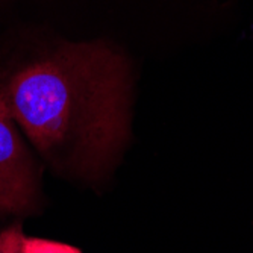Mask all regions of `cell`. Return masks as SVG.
Listing matches in <instances>:
<instances>
[{"label":"cell","mask_w":253,"mask_h":253,"mask_svg":"<svg viewBox=\"0 0 253 253\" xmlns=\"http://www.w3.org/2000/svg\"><path fill=\"white\" fill-rule=\"evenodd\" d=\"M0 96L42 155L88 179L109 170L127 138V70L103 44L68 45L26 65Z\"/></svg>","instance_id":"6da1fadb"},{"label":"cell","mask_w":253,"mask_h":253,"mask_svg":"<svg viewBox=\"0 0 253 253\" xmlns=\"http://www.w3.org/2000/svg\"><path fill=\"white\" fill-rule=\"evenodd\" d=\"M38 176L11 112L0 96V215L35 208Z\"/></svg>","instance_id":"7a4b0ae2"},{"label":"cell","mask_w":253,"mask_h":253,"mask_svg":"<svg viewBox=\"0 0 253 253\" xmlns=\"http://www.w3.org/2000/svg\"><path fill=\"white\" fill-rule=\"evenodd\" d=\"M21 253H82L78 247L44 238L25 237L21 243Z\"/></svg>","instance_id":"3957f363"},{"label":"cell","mask_w":253,"mask_h":253,"mask_svg":"<svg viewBox=\"0 0 253 253\" xmlns=\"http://www.w3.org/2000/svg\"><path fill=\"white\" fill-rule=\"evenodd\" d=\"M23 235L20 226H11L0 232V253H21Z\"/></svg>","instance_id":"277c9868"}]
</instances>
